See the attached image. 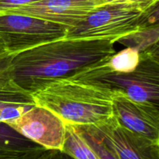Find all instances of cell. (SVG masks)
<instances>
[{
  "label": "cell",
  "mask_w": 159,
  "mask_h": 159,
  "mask_svg": "<svg viewBox=\"0 0 159 159\" xmlns=\"http://www.w3.org/2000/svg\"><path fill=\"white\" fill-rule=\"evenodd\" d=\"M114 41L62 38L12 54L14 82L27 93L56 79L70 77L116 53Z\"/></svg>",
  "instance_id": "1"
},
{
  "label": "cell",
  "mask_w": 159,
  "mask_h": 159,
  "mask_svg": "<svg viewBox=\"0 0 159 159\" xmlns=\"http://www.w3.org/2000/svg\"><path fill=\"white\" fill-rule=\"evenodd\" d=\"M113 90L73 76L56 79L30 93L34 104L51 110L65 124L99 125L114 116Z\"/></svg>",
  "instance_id": "2"
},
{
  "label": "cell",
  "mask_w": 159,
  "mask_h": 159,
  "mask_svg": "<svg viewBox=\"0 0 159 159\" xmlns=\"http://www.w3.org/2000/svg\"><path fill=\"white\" fill-rule=\"evenodd\" d=\"M107 59L84 68L71 76L99 82L113 90H120L134 100L159 104L158 43L140 52L139 63L130 72L119 73L111 71L106 65Z\"/></svg>",
  "instance_id": "3"
},
{
  "label": "cell",
  "mask_w": 159,
  "mask_h": 159,
  "mask_svg": "<svg viewBox=\"0 0 159 159\" xmlns=\"http://www.w3.org/2000/svg\"><path fill=\"white\" fill-rule=\"evenodd\" d=\"M158 20V6L144 9L129 4H108L92 12L79 25L69 28L66 38L102 39L119 41Z\"/></svg>",
  "instance_id": "4"
},
{
  "label": "cell",
  "mask_w": 159,
  "mask_h": 159,
  "mask_svg": "<svg viewBox=\"0 0 159 159\" xmlns=\"http://www.w3.org/2000/svg\"><path fill=\"white\" fill-rule=\"evenodd\" d=\"M69 28L31 16L0 13V42L9 54L65 38Z\"/></svg>",
  "instance_id": "5"
},
{
  "label": "cell",
  "mask_w": 159,
  "mask_h": 159,
  "mask_svg": "<svg viewBox=\"0 0 159 159\" xmlns=\"http://www.w3.org/2000/svg\"><path fill=\"white\" fill-rule=\"evenodd\" d=\"M6 124L47 150H62L66 125L60 117L44 107L34 105Z\"/></svg>",
  "instance_id": "6"
},
{
  "label": "cell",
  "mask_w": 159,
  "mask_h": 159,
  "mask_svg": "<svg viewBox=\"0 0 159 159\" xmlns=\"http://www.w3.org/2000/svg\"><path fill=\"white\" fill-rule=\"evenodd\" d=\"M101 6H103L101 0H40L7 12L31 16L71 28Z\"/></svg>",
  "instance_id": "7"
},
{
  "label": "cell",
  "mask_w": 159,
  "mask_h": 159,
  "mask_svg": "<svg viewBox=\"0 0 159 159\" xmlns=\"http://www.w3.org/2000/svg\"><path fill=\"white\" fill-rule=\"evenodd\" d=\"M113 114L118 122L132 132L159 141V104L140 102L120 90H113Z\"/></svg>",
  "instance_id": "8"
},
{
  "label": "cell",
  "mask_w": 159,
  "mask_h": 159,
  "mask_svg": "<svg viewBox=\"0 0 159 159\" xmlns=\"http://www.w3.org/2000/svg\"><path fill=\"white\" fill-rule=\"evenodd\" d=\"M94 126L119 159H159V141L132 132L121 125L115 116Z\"/></svg>",
  "instance_id": "9"
},
{
  "label": "cell",
  "mask_w": 159,
  "mask_h": 159,
  "mask_svg": "<svg viewBox=\"0 0 159 159\" xmlns=\"http://www.w3.org/2000/svg\"><path fill=\"white\" fill-rule=\"evenodd\" d=\"M47 149L0 122V159H37Z\"/></svg>",
  "instance_id": "10"
},
{
  "label": "cell",
  "mask_w": 159,
  "mask_h": 159,
  "mask_svg": "<svg viewBox=\"0 0 159 159\" xmlns=\"http://www.w3.org/2000/svg\"><path fill=\"white\" fill-rule=\"evenodd\" d=\"M12 54H0V103L34 106L30 94L20 89L12 79L10 61Z\"/></svg>",
  "instance_id": "11"
},
{
  "label": "cell",
  "mask_w": 159,
  "mask_h": 159,
  "mask_svg": "<svg viewBox=\"0 0 159 159\" xmlns=\"http://www.w3.org/2000/svg\"><path fill=\"white\" fill-rule=\"evenodd\" d=\"M65 125L66 133L61 151L75 159H99L75 126Z\"/></svg>",
  "instance_id": "12"
},
{
  "label": "cell",
  "mask_w": 159,
  "mask_h": 159,
  "mask_svg": "<svg viewBox=\"0 0 159 159\" xmlns=\"http://www.w3.org/2000/svg\"><path fill=\"white\" fill-rule=\"evenodd\" d=\"M140 61V52L136 48L128 47L115 53L106 60V65L111 71L127 73L134 71Z\"/></svg>",
  "instance_id": "13"
},
{
  "label": "cell",
  "mask_w": 159,
  "mask_h": 159,
  "mask_svg": "<svg viewBox=\"0 0 159 159\" xmlns=\"http://www.w3.org/2000/svg\"><path fill=\"white\" fill-rule=\"evenodd\" d=\"M31 107H25L16 104H1L0 122H8L19 117Z\"/></svg>",
  "instance_id": "14"
},
{
  "label": "cell",
  "mask_w": 159,
  "mask_h": 159,
  "mask_svg": "<svg viewBox=\"0 0 159 159\" xmlns=\"http://www.w3.org/2000/svg\"><path fill=\"white\" fill-rule=\"evenodd\" d=\"M103 6L108 4H129L144 9H152L158 6L159 0H101Z\"/></svg>",
  "instance_id": "15"
},
{
  "label": "cell",
  "mask_w": 159,
  "mask_h": 159,
  "mask_svg": "<svg viewBox=\"0 0 159 159\" xmlns=\"http://www.w3.org/2000/svg\"><path fill=\"white\" fill-rule=\"evenodd\" d=\"M38 1L40 0H0V13L7 12L15 8Z\"/></svg>",
  "instance_id": "16"
},
{
  "label": "cell",
  "mask_w": 159,
  "mask_h": 159,
  "mask_svg": "<svg viewBox=\"0 0 159 159\" xmlns=\"http://www.w3.org/2000/svg\"><path fill=\"white\" fill-rule=\"evenodd\" d=\"M37 159H75L61 150H46Z\"/></svg>",
  "instance_id": "17"
},
{
  "label": "cell",
  "mask_w": 159,
  "mask_h": 159,
  "mask_svg": "<svg viewBox=\"0 0 159 159\" xmlns=\"http://www.w3.org/2000/svg\"><path fill=\"white\" fill-rule=\"evenodd\" d=\"M5 52H6V51H5L4 48H3L1 42H0V54H3V53H5Z\"/></svg>",
  "instance_id": "18"
},
{
  "label": "cell",
  "mask_w": 159,
  "mask_h": 159,
  "mask_svg": "<svg viewBox=\"0 0 159 159\" xmlns=\"http://www.w3.org/2000/svg\"><path fill=\"white\" fill-rule=\"evenodd\" d=\"M0 108H1V103H0Z\"/></svg>",
  "instance_id": "19"
}]
</instances>
